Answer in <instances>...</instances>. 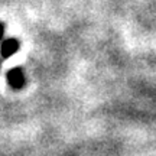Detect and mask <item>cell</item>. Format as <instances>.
<instances>
[{"instance_id":"1","label":"cell","mask_w":156,"mask_h":156,"mask_svg":"<svg viewBox=\"0 0 156 156\" xmlns=\"http://www.w3.org/2000/svg\"><path fill=\"white\" fill-rule=\"evenodd\" d=\"M7 83L13 88H22L25 84V74L20 68H12L7 73Z\"/></svg>"},{"instance_id":"2","label":"cell","mask_w":156,"mask_h":156,"mask_svg":"<svg viewBox=\"0 0 156 156\" xmlns=\"http://www.w3.org/2000/svg\"><path fill=\"white\" fill-rule=\"evenodd\" d=\"M19 49V42H17V39L15 38H10V39H6L2 42L0 45V55L3 56V58H9V56L15 55Z\"/></svg>"},{"instance_id":"3","label":"cell","mask_w":156,"mask_h":156,"mask_svg":"<svg viewBox=\"0 0 156 156\" xmlns=\"http://www.w3.org/2000/svg\"><path fill=\"white\" fill-rule=\"evenodd\" d=\"M3 34H5V26L0 23V41L3 39Z\"/></svg>"}]
</instances>
